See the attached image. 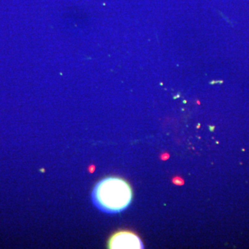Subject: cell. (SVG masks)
<instances>
[{"instance_id": "6da1fadb", "label": "cell", "mask_w": 249, "mask_h": 249, "mask_svg": "<svg viewBox=\"0 0 249 249\" xmlns=\"http://www.w3.org/2000/svg\"><path fill=\"white\" fill-rule=\"evenodd\" d=\"M92 201L101 211L118 213L130 206L132 200V190L121 178L109 177L96 184L92 191Z\"/></svg>"}, {"instance_id": "7a4b0ae2", "label": "cell", "mask_w": 249, "mask_h": 249, "mask_svg": "<svg viewBox=\"0 0 249 249\" xmlns=\"http://www.w3.org/2000/svg\"><path fill=\"white\" fill-rule=\"evenodd\" d=\"M107 246L111 249H140L144 247L140 237L130 231H119L114 234Z\"/></svg>"}]
</instances>
